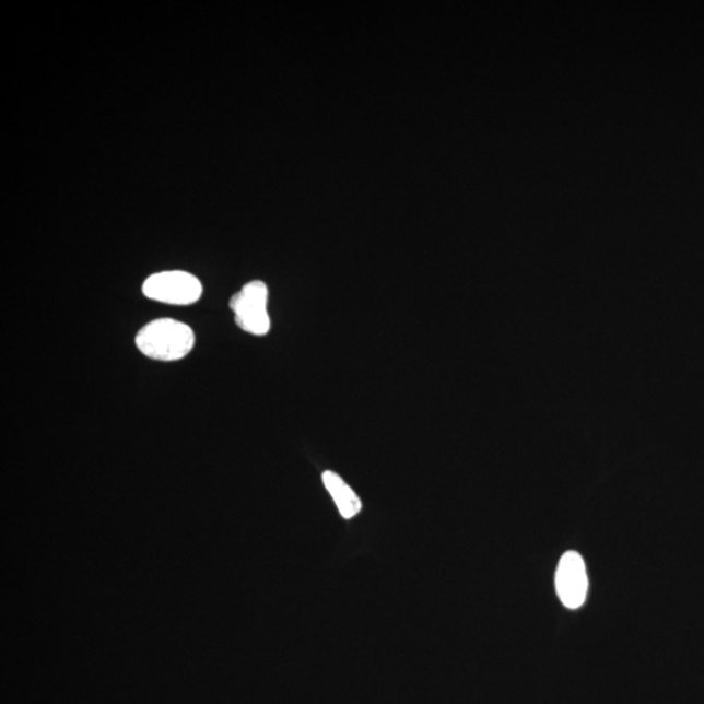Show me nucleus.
Instances as JSON below:
<instances>
[{
	"label": "nucleus",
	"mask_w": 704,
	"mask_h": 704,
	"mask_svg": "<svg viewBox=\"0 0 704 704\" xmlns=\"http://www.w3.org/2000/svg\"><path fill=\"white\" fill-rule=\"evenodd\" d=\"M137 347L142 354L154 361H180L193 349L195 333L185 322L173 318H159L139 331Z\"/></svg>",
	"instance_id": "obj_1"
},
{
	"label": "nucleus",
	"mask_w": 704,
	"mask_h": 704,
	"mask_svg": "<svg viewBox=\"0 0 704 704\" xmlns=\"http://www.w3.org/2000/svg\"><path fill=\"white\" fill-rule=\"evenodd\" d=\"M142 293L149 300L173 304V306H189L198 302L202 295V284L198 277L183 270H168L149 277L142 286Z\"/></svg>",
	"instance_id": "obj_2"
},
{
	"label": "nucleus",
	"mask_w": 704,
	"mask_h": 704,
	"mask_svg": "<svg viewBox=\"0 0 704 704\" xmlns=\"http://www.w3.org/2000/svg\"><path fill=\"white\" fill-rule=\"evenodd\" d=\"M268 286L262 281L246 284L230 301L235 322L242 330L254 336H266L270 330L268 314Z\"/></svg>",
	"instance_id": "obj_3"
},
{
	"label": "nucleus",
	"mask_w": 704,
	"mask_h": 704,
	"mask_svg": "<svg viewBox=\"0 0 704 704\" xmlns=\"http://www.w3.org/2000/svg\"><path fill=\"white\" fill-rule=\"evenodd\" d=\"M588 579L586 565L578 552L568 551L561 558L556 572L559 598L568 609L585 605Z\"/></svg>",
	"instance_id": "obj_4"
},
{
	"label": "nucleus",
	"mask_w": 704,
	"mask_h": 704,
	"mask_svg": "<svg viewBox=\"0 0 704 704\" xmlns=\"http://www.w3.org/2000/svg\"><path fill=\"white\" fill-rule=\"evenodd\" d=\"M322 482L325 489L331 494L338 511L342 514L343 518L350 519L355 517L362 511V503L357 494L351 490V486L344 480L337 476L333 471H325L322 473Z\"/></svg>",
	"instance_id": "obj_5"
}]
</instances>
